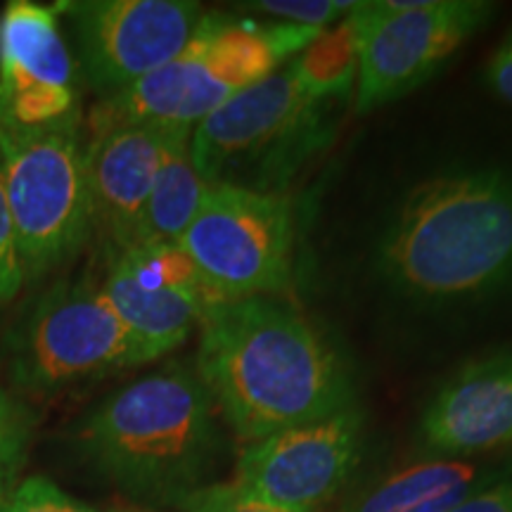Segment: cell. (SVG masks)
<instances>
[{
	"label": "cell",
	"mask_w": 512,
	"mask_h": 512,
	"mask_svg": "<svg viewBox=\"0 0 512 512\" xmlns=\"http://www.w3.org/2000/svg\"><path fill=\"white\" fill-rule=\"evenodd\" d=\"M195 368L223 420L247 444L349 411L356 399L335 344L278 297L211 304Z\"/></svg>",
	"instance_id": "obj_1"
},
{
	"label": "cell",
	"mask_w": 512,
	"mask_h": 512,
	"mask_svg": "<svg viewBox=\"0 0 512 512\" xmlns=\"http://www.w3.org/2000/svg\"><path fill=\"white\" fill-rule=\"evenodd\" d=\"M384 283L422 304L475 302L512 285V171L458 169L408 192L375 254Z\"/></svg>",
	"instance_id": "obj_2"
},
{
	"label": "cell",
	"mask_w": 512,
	"mask_h": 512,
	"mask_svg": "<svg viewBox=\"0 0 512 512\" xmlns=\"http://www.w3.org/2000/svg\"><path fill=\"white\" fill-rule=\"evenodd\" d=\"M76 446L124 494L178 508L207 486L223 434L197 368L169 363L98 403L76 430Z\"/></svg>",
	"instance_id": "obj_3"
},
{
	"label": "cell",
	"mask_w": 512,
	"mask_h": 512,
	"mask_svg": "<svg viewBox=\"0 0 512 512\" xmlns=\"http://www.w3.org/2000/svg\"><path fill=\"white\" fill-rule=\"evenodd\" d=\"M320 31L204 12L181 53L117 98L102 100L93 126L145 124L192 131L235 95L285 67Z\"/></svg>",
	"instance_id": "obj_4"
},
{
	"label": "cell",
	"mask_w": 512,
	"mask_h": 512,
	"mask_svg": "<svg viewBox=\"0 0 512 512\" xmlns=\"http://www.w3.org/2000/svg\"><path fill=\"white\" fill-rule=\"evenodd\" d=\"M332 133L330 102L306 95L285 64L192 128L190 152L209 185L285 195Z\"/></svg>",
	"instance_id": "obj_5"
},
{
	"label": "cell",
	"mask_w": 512,
	"mask_h": 512,
	"mask_svg": "<svg viewBox=\"0 0 512 512\" xmlns=\"http://www.w3.org/2000/svg\"><path fill=\"white\" fill-rule=\"evenodd\" d=\"M0 171L29 283L74 259L93 235L79 110L46 126L0 124Z\"/></svg>",
	"instance_id": "obj_6"
},
{
	"label": "cell",
	"mask_w": 512,
	"mask_h": 512,
	"mask_svg": "<svg viewBox=\"0 0 512 512\" xmlns=\"http://www.w3.org/2000/svg\"><path fill=\"white\" fill-rule=\"evenodd\" d=\"M8 366L17 387L53 394L140 363L102 287L93 280H62L36 297L10 330Z\"/></svg>",
	"instance_id": "obj_7"
},
{
	"label": "cell",
	"mask_w": 512,
	"mask_h": 512,
	"mask_svg": "<svg viewBox=\"0 0 512 512\" xmlns=\"http://www.w3.org/2000/svg\"><path fill=\"white\" fill-rule=\"evenodd\" d=\"M178 247L219 302L275 297L292 275L290 197L211 185Z\"/></svg>",
	"instance_id": "obj_8"
},
{
	"label": "cell",
	"mask_w": 512,
	"mask_h": 512,
	"mask_svg": "<svg viewBox=\"0 0 512 512\" xmlns=\"http://www.w3.org/2000/svg\"><path fill=\"white\" fill-rule=\"evenodd\" d=\"M496 5L484 0H375L354 10L358 114L418 91L482 31Z\"/></svg>",
	"instance_id": "obj_9"
},
{
	"label": "cell",
	"mask_w": 512,
	"mask_h": 512,
	"mask_svg": "<svg viewBox=\"0 0 512 512\" xmlns=\"http://www.w3.org/2000/svg\"><path fill=\"white\" fill-rule=\"evenodd\" d=\"M55 10L67 17L81 72L102 100L181 53L204 17L190 0H79Z\"/></svg>",
	"instance_id": "obj_10"
},
{
	"label": "cell",
	"mask_w": 512,
	"mask_h": 512,
	"mask_svg": "<svg viewBox=\"0 0 512 512\" xmlns=\"http://www.w3.org/2000/svg\"><path fill=\"white\" fill-rule=\"evenodd\" d=\"M100 287L131 335L140 366L183 347L219 302L178 245H138L114 254Z\"/></svg>",
	"instance_id": "obj_11"
},
{
	"label": "cell",
	"mask_w": 512,
	"mask_h": 512,
	"mask_svg": "<svg viewBox=\"0 0 512 512\" xmlns=\"http://www.w3.org/2000/svg\"><path fill=\"white\" fill-rule=\"evenodd\" d=\"M361 446L363 415L354 406L247 444L233 482L287 510L318 512L347 484Z\"/></svg>",
	"instance_id": "obj_12"
},
{
	"label": "cell",
	"mask_w": 512,
	"mask_h": 512,
	"mask_svg": "<svg viewBox=\"0 0 512 512\" xmlns=\"http://www.w3.org/2000/svg\"><path fill=\"white\" fill-rule=\"evenodd\" d=\"M74 112V60L57 10L8 3L0 17V124L46 126Z\"/></svg>",
	"instance_id": "obj_13"
},
{
	"label": "cell",
	"mask_w": 512,
	"mask_h": 512,
	"mask_svg": "<svg viewBox=\"0 0 512 512\" xmlns=\"http://www.w3.org/2000/svg\"><path fill=\"white\" fill-rule=\"evenodd\" d=\"M418 432L427 458L467 460L512 446V347L472 358L448 377Z\"/></svg>",
	"instance_id": "obj_14"
},
{
	"label": "cell",
	"mask_w": 512,
	"mask_h": 512,
	"mask_svg": "<svg viewBox=\"0 0 512 512\" xmlns=\"http://www.w3.org/2000/svg\"><path fill=\"white\" fill-rule=\"evenodd\" d=\"M166 133L169 128L145 124L93 126V138L86 143L93 233L112 256L138 245Z\"/></svg>",
	"instance_id": "obj_15"
},
{
	"label": "cell",
	"mask_w": 512,
	"mask_h": 512,
	"mask_svg": "<svg viewBox=\"0 0 512 512\" xmlns=\"http://www.w3.org/2000/svg\"><path fill=\"white\" fill-rule=\"evenodd\" d=\"M510 472L512 460L472 463L425 458L370 486L342 512H448Z\"/></svg>",
	"instance_id": "obj_16"
},
{
	"label": "cell",
	"mask_w": 512,
	"mask_h": 512,
	"mask_svg": "<svg viewBox=\"0 0 512 512\" xmlns=\"http://www.w3.org/2000/svg\"><path fill=\"white\" fill-rule=\"evenodd\" d=\"M190 138V128H169L166 133L162 164L140 223L138 245H178L207 197L211 185L192 162Z\"/></svg>",
	"instance_id": "obj_17"
},
{
	"label": "cell",
	"mask_w": 512,
	"mask_h": 512,
	"mask_svg": "<svg viewBox=\"0 0 512 512\" xmlns=\"http://www.w3.org/2000/svg\"><path fill=\"white\" fill-rule=\"evenodd\" d=\"M351 15L320 31L302 53L287 62L299 88L313 100L332 105L356 93L358 36Z\"/></svg>",
	"instance_id": "obj_18"
},
{
	"label": "cell",
	"mask_w": 512,
	"mask_h": 512,
	"mask_svg": "<svg viewBox=\"0 0 512 512\" xmlns=\"http://www.w3.org/2000/svg\"><path fill=\"white\" fill-rule=\"evenodd\" d=\"M0 512H95L46 477H27L0 489Z\"/></svg>",
	"instance_id": "obj_19"
},
{
	"label": "cell",
	"mask_w": 512,
	"mask_h": 512,
	"mask_svg": "<svg viewBox=\"0 0 512 512\" xmlns=\"http://www.w3.org/2000/svg\"><path fill=\"white\" fill-rule=\"evenodd\" d=\"M358 5L361 3H349V0H264V3H247V10L273 17L275 22L328 29L349 17Z\"/></svg>",
	"instance_id": "obj_20"
},
{
	"label": "cell",
	"mask_w": 512,
	"mask_h": 512,
	"mask_svg": "<svg viewBox=\"0 0 512 512\" xmlns=\"http://www.w3.org/2000/svg\"><path fill=\"white\" fill-rule=\"evenodd\" d=\"M31 425L34 420L27 408L0 389V489L8 486L22 467V460L29 451Z\"/></svg>",
	"instance_id": "obj_21"
},
{
	"label": "cell",
	"mask_w": 512,
	"mask_h": 512,
	"mask_svg": "<svg viewBox=\"0 0 512 512\" xmlns=\"http://www.w3.org/2000/svg\"><path fill=\"white\" fill-rule=\"evenodd\" d=\"M183 512H297L249 494L238 484H207L178 505Z\"/></svg>",
	"instance_id": "obj_22"
},
{
	"label": "cell",
	"mask_w": 512,
	"mask_h": 512,
	"mask_svg": "<svg viewBox=\"0 0 512 512\" xmlns=\"http://www.w3.org/2000/svg\"><path fill=\"white\" fill-rule=\"evenodd\" d=\"M24 283H27V275H24L15 223H12L8 197H5L3 171H0V311L15 302Z\"/></svg>",
	"instance_id": "obj_23"
},
{
	"label": "cell",
	"mask_w": 512,
	"mask_h": 512,
	"mask_svg": "<svg viewBox=\"0 0 512 512\" xmlns=\"http://www.w3.org/2000/svg\"><path fill=\"white\" fill-rule=\"evenodd\" d=\"M448 512H512V472L498 482L484 486L477 494L467 496L463 503Z\"/></svg>",
	"instance_id": "obj_24"
},
{
	"label": "cell",
	"mask_w": 512,
	"mask_h": 512,
	"mask_svg": "<svg viewBox=\"0 0 512 512\" xmlns=\"http://www.w3.org/2000/svg\"><path fill=\"white\" fill-rule=\"evenodd\" d=\"M486 83L498 98L512 105V31L486 62Z\"/></svg>",
	"instance_id": "obj_25"
}]
</instances>
